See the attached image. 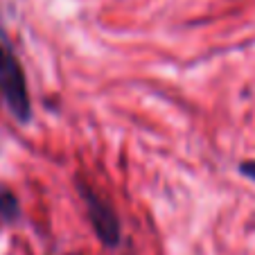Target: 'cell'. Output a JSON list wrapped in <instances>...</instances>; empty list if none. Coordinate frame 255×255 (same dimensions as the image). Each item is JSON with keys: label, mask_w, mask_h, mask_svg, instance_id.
I'll list each match as a JSON object with an SVG mask.
<instances>
[{"label": "cell", "mask_w": 255, "mask_h": 255, "mask_svg": "<svg viewBox=\"0 0 255 255\" xmlns=\"http://www.w3.org/2000/svg\"><path fill=\"white\" fill-rule=\"evenodd\" d=\"M20 217V203L16 194L7 188H0V226L16 224Z\"/></svg>", "instance_id": "3"}, {"label": "cell", "mask_w": 255, "mask_h": 255, "mask_svg": "<svg viewBox=\"0 0 255 255\" xmlns=\"http://www.w3.org/2000/svg\"><path fill=\"white\" fill-rule=\"evenodd\" d=\"M70 255H79V253H70Z\"/></svg>", "instance_id": "5"}, {"label": "cell", "mask_w": 255, "mask_h": 255, "mask_svg": "<svg viewBox=\"0 0 255 255\" xmlns=\"http://www.w3.org/2000/svg\"><path fill=\"white\" fill-rule=\"evenodd\" d=\"M240 174L246 178H251V181H255V158L253 160H244V163H240Z\"/></svg>", "instance_id": "4"}, {"label": "cell", "mask_w": 255, "mask_h": 255, "mask_svg": "<svg viewBox=\"0 0 255 255\" xmlns=\"http://www.w3.org/2000/svg\"><path fill=\"white\" fill-rule=\"evenodd\" d=\"M77 188H79L84 203H86L88 219H91L102 244L111 246V249L118 246L122 242V226H120V219H118V212L113 210L111 203L106 201L102 194H97L88 183H79Z\"/></svg>", "instance_id": "2"}, {"label": "cell", "mask_w": 255, "mask_h": 255, "mask_svg": "<svg viewBox=\"0 0 255 255\" xmlns=\"http://www.w3.org/2000/svg\"><path fill=\"white\" fill-rule=\"evenodd\" d=\"M0 97L20 125H27L32 120V102H29L27 82L14 50L0 41Z\"/></svg>", "instance_id": "1"}]
</instances>
